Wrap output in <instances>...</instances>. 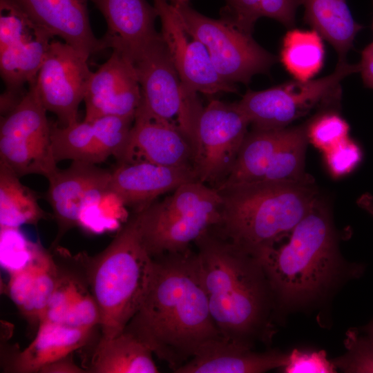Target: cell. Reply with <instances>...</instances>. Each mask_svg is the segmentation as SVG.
<instances>
[{"instance_id": "8fae6325", "label": "cell", "mask_w": 373, "mask_h": 373, "mask_svg": "<svg viewBox=\"0 0 373 373\" xmlns=\"http://www.w3.org/2000/svg\"><path fill=\"white\" fill-rule=\"evenodd\" d=\"M35 88L1 116L0 162L19 178L37 174L47 179L58 169L51 145V124Z\"/></svg>"}, {"instance_id": "8d00e7d4", "label": "cell", "mask_w": 373, "mask_h": 373, "mask_svg": "<svg viewBox=\"0 0 373 373\" xmlns=\"http://www.w3.org/2000/svg\"><path fill=\"white\" fill-rule=\"evenodd\" d=\"M323 154L326 168L334 178L350 173L362 159L361 148L350 137Z\"/></svg>"}, {"instance_id": "f1b7e54d", "label": "cell", "mask_w": 373, "mask_h": 373, "mask_svg": "<svg viewBox=\"0 0 373 373\" xmlns=\"http://www.w3.org/2000/svg\"><path fill=\"white\" fill-rule=\"evenodd\" d=\"M220 15L226 17L242 30L252 34L254 25L262 17L275 19L293 28L297 9L303 0H224Z\"/></svg>"}, {"instance_id": "ffe728a7", "label": "cell", "mask_w": 373, "mask_h": 373, "mask_svg": "<svg viewBox=\"0 0 373 373\" xmlns=\"http://www.w3.org/2000/svg\"><path fill=\"white\" fill-rule=\"evenodd\" d=\"M198 180L190 166H166L148 162L119 163L111 171L109 189L126 207L139 212L160 195Z\"/></svg>"}, {"instance_id": "f546056e", "label": "cell", "mask_w": 373, "mask_h": 373, "mask_svg": "<svg viewBox=\"0 0 373 373\" xmlns=\"http://www.w3.org/2000/svg\"><path fill=\"white\" fill-rule=\"evenodd\" d=\"M125 207L118 196L108 188L85 203L79 216L78 227L93 234L119 229Z\"/></svg>"}, {"instance_id": "d6a6232c", "label": "cell", "mask_w": 373, "mask_h": 373, "mask_svg": "<svg viewBox=\"0 0 373 373\" xmlns=\"http://www.w3.org/2000/svg\"><path fill=\"white\" fill-rule=\"evenodd\" d=\"M309 143L323 153L347 138L350 126L334 109L320 111L307 122Z\"/></svg>"}, {"instance_id": "6da1fadb", "label": "cell", "mask_w": 373, "mask_h": 373, "mask_svg": "<svg viewBox=\"0 0 373 373\" xmlns=\"http://www.w3.org/2000/svg\"><path fill=\"white\" fill-rule=\"evenodd\" d=\"M153 258L146 291L124 331L175 372L223 337L211 314L197 253L189 249Z\"/></svg>"}, {"instance_id": "bcb514c9", "label": "cell", "mask_w": 373, "mask_h": 373, "mask_svg": "<svg viewBox=\"0 0 373 373\" xmlns=\"http://www.w3.org/2000/svg\"><path fill=\"white\" fill-rule=\"evenodd\" d=\"M372 29H373V21H372Z\"/></svg>"}, {"instance_id": "b9f144b4", "label": "cell", "mask_w": 373, "mask_h": 373, "mask_svg": "<svg viewBox=\"0 0 373 373\" xmlns=\"http://www.w3.org/2000/svg\"><path fill=\"white\" fill-rule=\"evenodd\" d=\"M358 65L363 83L366 86L373 89V42L363 50Z\"/></svg>"}, {"instance_id": "7a4b0ae2", "label": "cell", "mask_w": 373, "mask_h": 373, "mask_svg": "<svg viewBox=\"0 0 373 373\" xmlns=\"http://www.w3.org/2000/svg\"><path fill=\"white\" fill-rule=\"evenodd\" d=\"M194 243L211 314L222 336L251 347L266 325L272 293L260 262L213 227Z\"/></svg>"}, {"instance_id": "ab89813d", "label": "cell", "mask_w": 373, "mask_h": 373, "mask_svg": "<svg viewBox=\"0 0 373 373\" xmlns=\"http://www.w3.org/2000/svg\"><path fill=\"white\" fill-rule=\"evenodd\" d=\"M35 259L36 258L24 268L9 274L8 294L25 317L28 311L31 297Z\"/></svg>"}, {"instance_id": "52a82bcc", "label": "cell", "mask_w": 373, "mask_h": 373, "mask_svg": "<svg viewBox=\"0 0 373 373\" xmlns=\"http://www.w3.org/2000/svg\"><path fill=\"white\" fill-rule=\"evenodd\" d=\"M358 72V64L338 60L335 70L327 76L307 81L294 79L263 90H249L237 104L253 128H285L316 108L337 106L342 81Z\"/></svg>"}, {"instance_id": "5bb4252c", "label": "cell", "mask_w": 373, "mask_h": 373, "mask_svg": "<svg viewBox=\"0 0 373 373\" xmlns=\"http://www.w3.org/2000/svg\"><path fill=\"white\" fill-rule=\"evenodd\" d=\"M88 58L64 41L52 39L35 80L30 84L46 110L57 117L59 126L78 121L79 106L93 73Z\"/></svg>"}, {"instance_id": "277c9868", "label": "cell", "mask_w": 373, "mask_h": 373, "mask_svg": "<svg viewBox=\"0 0 373 373\" xmlns=\"http://www.w3.org/2000/svg\"><path fill=\"white\" fill-rule=\"evenodd\" d=\"M78 259L99 309V342L108 341L137 311L151 275L153 258L143 242L137 213L133 212L102 251L91 257L80 254Z\"/></svg>"}, {"instance_id": "d6986e66", "label": "cell", "mask_w": 373, "mask_h": 373, "mask_svg": "<svg viewBox=\"0 0 373 373\" xmlns=\"http://www.w3.org/2000/svg\"><path fill=\"white\" fill-rule=\"evenodd\" d=\"M111 176V171L95 164L73 161L68 168L58 169L48 178L46 198L58 227L55 247L68 231L78 227L79 216L85 203L109 188Z\"/></svg>"}, {"instance_id": "d4e9b609", "label": "cell", "mask_w": 373, "mask_h": 373, "mask_svg": "<svg viewBox=\"0 0 373 373\" xmlns=\"http://www.w3.org/2000/svg\"><path fill=\"white\" fill-rule=\"evenodd\" d=\"M150 348L132 334L123 331L99 342L92 357L89 372L157 373L159 370Z\"/></svg>"}, {"instance_id": "cb8c5ba5", "label": "cell", "mask_w": 373, "mask_h": 373, "mask_svg": "<svg viewBox=\"0 0 373 373\" xmlns=\"http://www.w3.org/2000/svg\"><path fill=\"white\" fill-rule=\"evenodd\" d=\"M303 20L328 41L346 60L354 39L363 26L352 15L346 0H303Z\"/></svg>"}, {"instance_id": "74e56055", "label": "cell", "mask_w": 373, "mask_h": 373, "mask_svg": "<svg viewBox=\"0 0 373 373\" xmlns=\"http://www.w3.org/2000/svg\"><path fill=\"white\" fill-rule=\"evenodd\" d=\"M287 373H333L336 366L327 358L325 351L305 352L294 349L283 366Z\"/></svg>"}, {"instance_id": "3957f363", "label": "cell", "mask_w": 373, "mask_h": 373, "mask_svg": "<svg viewBox=\"0 0 373 373\" xmlns=\"http://www.w3.org/2000/svg\"><path fill=\"white\" fill-rule=\"evenodd\" d=\"M222 199L213 228L258 258L285 238L318 199L314 180L241 182L216 188Z\"/></svg>"}, {"instance_id": "484cf974", "label": "cell", "mask_w": 373, "mask_h": 373, "mask_svg": "<svg viewBox=\"0 0 373 373\" xmlns=\"http://www.w3.org/2000/svg\"><path fill=\"white\" fill-rule=\"evenodd\" d=\"M37 196L23 185L19 177L0 162V227L20 228L37 225L46 218Z\"/></svg>"}, {"instance_id": "60d3db41", "label": "cell", "mask_w": 373, "mask_h": 373, "mask_svg": "<svg viewBox=\"0 0 373 373\" xmlns=\"http://www.w3.org/2000/svg\"><path fill=\"white\" fill-rule=\"evenodd\" d=\"M41 373H83L86 370L79 367L72 359L71 354L44 366Z\"/></svg>"}, {"instance_id": "e575fe53", "label": "cell", "mask_w": 373, "mask_h": 373, "mask_svg": "<svg viewBox=\"0 0 373 373\" xmlns=\"http://www.w3.org/2000/svg\"><path fill=\"white\" fill-rule=\"evenodd\" d=\"M345 344L347 352L335 361V366L348 373H373V338L352 329Z\"/></svg>"}, {"instance_id": "9c48e42d", "label": "cell", "mask_w": 373, "mask_h": 373, "mask_svg": "<svg viewBox=\"0 0 373 373\" xmlns=\"http://www.w3.org/2000/svg\"><path fill=\"white\" fill-rule=\"evenodd\" d=\"M142 102L155 115L197 144L198 122L204 108L198 93L182 81L162 38L133 63Z\"/></svg>"}, {"instance_id": "44dd1931", "label": "cell", "mask_w": 373, "mask_h": 373, "mask_svg": "<svg viewBox=\"0 0 373 373\" xmlns=\"http://www.w3.org/2000/svg\"><path fill=\"white\" fill-rule=\"evenodd\" d=\"M17 1L35 23L86 57L107 48L92 31L88 0Z\"/></svg>"}, {"instance_id": "836d02e7", "label": "cell", "mask_w": 373, "mask_h": 373, "mask_svg": "<svg viewBox=\"0 0 373 373\" xmlns=\"http://www.w3.org/2000/svg\"><path fill=\"white\" fill-rule=\"evenodd\" d=\"M134 117L107 115L92 122L97 143L107 160L110 156L119 159L128 140Z\"/></svg>"}, {"instance_id": "f35d334b", "label": "cell", "mask_w": 373, "mask_h": 373, "mask_svg": "<svg viewBox=\"0 0 373 373\" xmlns=\"http://www.w3.org/2000/svg\"><path fill=\"white\" fill-rule=\"evenodd\" d=\"M62 323L75 328L90 330L99 325V309L88 289L73 304Z\"/></svg>"}, {"instance_id": "4316f807", "label": "cell", "mask_w": 373, "mask_h": 373, "mask_svg": "<svg viewBox=\"0 0 373 373\" xmlns=\"http://www.w3.org/2000/svg\"><path fill=\"white\" fill-rule=\"evenodd\" d=\"M321 36L314 30L291 28L285 35L280 61L295 79L307 81L322 68L325 49Z\"/></svg>"}, {"instance_id": "7bdbcfd3", "label": "cell", "mask_w": 373, "mask_h": 373, "mask_svg": "<svg viewBox=\"0 0 373 373\" xmlns=\"http://www.w3.org/2000/svg\"><path fill=\"white\" fill-rule=\"evenodd\" d=\"M358 205L373 216V197L370 193H364L357 200Z\"/></svg>"}, {"instance_id": "5b68a950", "label": "cell", "mask_w": 373, "mask_h": 373, "mask_svg": "<svg viewBox=\"0 0 373 373\" xmlns=\"http://www.w3.org/2000/svg\"><path fill=\"white\" fill-rule=\"evenodd\" d=\"M257 259L272 294L288 305L308 302L325 289L336 273L338 253L331 216L318 199L287 235Z\"/></svg>"}, {"instance_id": "603a6c76", "label": "cell", "mask_w": 373, "mask_h": 373, "mask_svg": "<svg viewBox=\"0 0 373 373\" xmlns=\"http://www.w3.org/2000/svg\"><path fill=\"white\" fill-rule=\"evenodd\" d=\"M38 326L34 340L13 360L14 372H39L44 366L86 345L93 332L49 321L40 322Z\"/></svg>"}, {"instance_id": "ee69618b", "label": "cell", "mask_w": 373, "mask_h": 373, "mask_svg": "<svg viewBox=\"0 0 373 373\" xmlns=\"http://www.w3.org/2000/svg\"><path fill=\"white\" fill-rule=\"evenodd\" d=\"M190 0H168L173 6L189 4Z\"/></svg>"}, {"instance_id": "1f68e13d", "label": "cell", "mask_w": 373, "mask_h": 373, "mask_svg": "<svg viewBox=\"0 0 373 373\" xmlns=\"http://www.w3.org/2000/svg\"><path fill=\"white\" fill-rule=\"evenodd\" d=\"M42 246L28 239L19 228L0 227V262L9 274L34 260Z\"/></svg>"}, {"instance_id": "e0dca14e", "label": "cell", "mask_w": 373, "mask_h": 373, "mask_svg": "<svg viewBox=\"0 0 373 373\" xmlns=\"http://www.w3.org/2000/svg\"><path fill=\"white\" fill-rule=\"evenodd\" d=\"M142 91L133 64L117 52L93 72L84 99V120L114 115L135 117Z\"/></svg>"}, {"instance_id": "7402d4cb", "label": "cell", "mask_w": 373, "mask_h": 373, "mask_svg": "<svg viewBox=\"0 0 373 373\" xmlns=\"http://www.w3.org/2000/svg\"><path fill=\"white\" fill-rule=\"evenodd\" d=\"M287 358L274 351L255 352L251 347L220 338L207 344L174 372L262 373L283 367Z\"/></svg>"}, {"instance_id": "9a60e30c", "label": "cell", "mask_w": 373, "mask_h": 373, "mask_svg": "<svg viewBox=\"0 0 373 373\" xmlns=\"http://www.w3.org/2000/svg\"><path fill=\"white\" fill-rule=\"evenodd\" d=\"M161 21V35L182 81L191 90L207 95L238 93L214 67L206 46L184 26L168 0H153Z\"/></svg>"}, {"instance_id": "d590c367", "label": "cell", "mask_w": 373, "mask_h": 373, "mask_svg": "<svg viewBox=\"0 0 373 373\" xmlns=\"http://www.w3.org/2000/svg\"><path fill=\"white\" fill-rule=\"evenodd\" d=\"M86 289L75 277L60 274L40 322L62 323L73 304Z\"/></svg>"}, {"instance_id": "4fadbf2b", "label": "cell", "mask_w": 373, "mask_h": 373, "mask_svg": "<svg viewBox=\"0 0 373 373\" xmlns=\"http://www.w3.org/2000/svg\"><path fill=\"white\" fill-rule=\"evenodd\" d=\"M53 37L17 0H0V70L7 91L23 93L35 82Z\"/></svg>"}, {"instance_id": "2e32d148", "label": "cell", "mask_w": 373, "mask_h": 373, "mask_svg": "<svg viewBox=\"0 0 373 373\" xmlns=\"http://www.w3.org/2000/svg\"><path fill=\"white\" fill-rule=\"evenodd\" d=\"M195 149L178 129L141 102L119 163L148 162L193 168Z\"/></svg>"}, {"instance_id": "ac0fdd59", "label": "cell", "mask_w": 373, "mask_h": 373, "mask_svg": "<svg viewBox=\"0 0 373 373\" xmlns=\"http://www.w3.org/2000/svg\"><path fill=\"white\" fill-rule=\"evenodd\" d=\"M102 12L107 31L102 38L107 48L132 64L162 38L156 31L158 17L146 0H90Z\"/></svg>"}, {"instance_id": "8992f818", "label": "cell", "mask_w": 373, "mask_h": 373, "mask_svg": "<svg viewBox=\"0 0 373 373\" xmlns=\"http://www.w3.org/2000/svg\"><path fill=\"white\" fill-rule=\"evenodd\" d=\"M221 207L216 188L194 180L136 212L149 254L155 258L189 249L191 242L219 222Z\"/></svg>"}, {"instance_id": "ba28073f", "label": "cell", "mask_w": 373, "mask_h": 373, "mask_svg": "<svg viewBox=\"0 0 373 373\" xmlns=\"http://www.w3.org/2000/svg\"><path fill=\"white\" fill-rule=\"evenodd\" d=\"M307 130V122L281 128H253L247 133L230 173L219 186L309 179L311 176L305 170L309 143Z\"/></svg>"}, {"instance_id": "30bf717a", "label": "cell", "mask_w": 373, "mask_h": 373, "mask_svg": "<svg viewBox=\"0 0 373 373\" xmlns=\"http://www.w3.org/2000/svg\"><path fill=\"white\" fill-rule=\"evenodd\" d=\"M185 28L207 48L218 74L227 82L247 85L266 73L278 58L261 47L229 18L207 17L189 4L174 6Z\"/></svg>"}, {"instance_id": "83f0119b", "label": "cell", "mask_w": 373, "mask_h": 373, "mask_svg": "<svg viewBox=\"0 0 373 373\" xmlns=\"http://www.w3.org/2000/svg\"><path fill=\"white\" fill-rule=\"evenodd\" d=\"M51 145L57 163L68 160L97 164L106 160L97 143L92 122L84 119L65 126L51 124Z\"/></svg>"}, {"instance_id": "4dcf8cb0", "label": "cell", "mask_w": 373, "mask_h": 373, "mask_svg": "<svg viewBox=\"0 0 373 373\" xmlns=\"http://www.w3.org/2000/svg\"><path fill=\"white\" fill-rule=\"evenodd\" d=\"M58 268L51 255L42 247L35 259L32 293L26 318L39 323L59 278Z\"/></svg>"}, {"instance_id": "f6af8a7d", "label": "cell", "mask_w": 373, "mask_h": 373, "mask_svg": "<svg viewBox=\"0 0 373 373\" xmlns=\"http://www.w3.org/2000/svg\"><path fill=\"white\" fill-rule=\"evenodd\" d=\"M367 335L373 338V321L367 327Z\"/></svg>"}, {"instance_id": "7c38bea8", "label": "cell", "mask_w": 373, "mask_h": 373, "mask_svg": "<svg viewBox=\"0 0 373 373\" xmlns=\"http://www.w3.org/2000/svg\"><path fill=\"white\" fill-rule=\"evenodd\" d=\"M250 122L237 102L211 99L200 115L193 169L198 181L217 188L227 178Z\"/></svg>"}]
</instances>
